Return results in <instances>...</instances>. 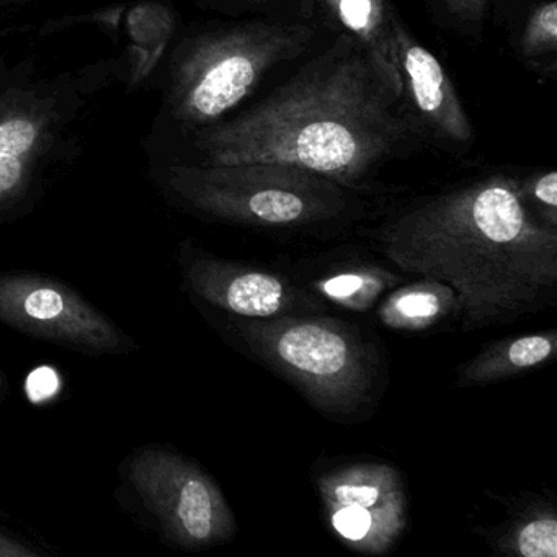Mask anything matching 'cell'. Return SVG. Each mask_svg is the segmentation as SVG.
I'll return each mask as SVG.
<instances>
[{"instance_id":"6da1fadb","label":"cell","mask_w":557,"mask_h":557,"mask_svg":"<svg viewBox=\"0 0 557 557\" xmlns=\"http://www.w3.org/2000/svg\"><path fill=\"white\" fill-rule=\"evenodd\" d=\"M400 99L367 50L344 37L253 109L203 132L198 148L208 165L272 162L351 182L409 135Z\"/></svg>"},{"instance_id":"7a4b0ae2","label":"cell","mask_w":557,"mask_h":557,"mask_svg":"<svg viewBox=\"0 0 557 557\" xmlns=\"http://www.w3.org/2000/svg\"><path fill=\"white\" fill-rule=\"evenodd\" d=\"M312 37L306 25L250 24L200 38L175 70V116L185 125L214 122L249 97L276 64L299 57Z\"/></svg>"},{"instance_id":"3957f363","label":"cell","mask_w":557,"mask_h":557,"mask_svg":"<svg viewBox=\"0 0 557 557\" xmlns=\"http://www.w3.org/2000/svg\"><path fill=\"white\" fill-rule=\"evenodd\" d=\"M331 178L292 165L246 162L175 168L172 185L210 213L267 224H288L324 211L337 198Z\"/></svg>"},{"instance_id":"277c9868","label":"cell","mask_w":557,"mask_h":557,"mask_svg":"<svg viewBox=\"0 0 557 557\" xmlns=\"http://www.w3.org/2000/svg\"><path fill=\"white\" fill-rule=\"evenodd\" d=\"M128 472L139 497L174 543L210 546L230 533V511L216 485L181 456L145 448L133 456Z\"/></svg>"},{"instance_id":"5b68a950","label":"cell","mask_w":557,"mask_h":557,"mask_svg":"<svg viewBox=\"0 0 557 557\" xmlns=\"http://www.w3.org/2000/svg\"><path fill=\"white\" fill-rule=\"evenodd\" d=\"M0 321L87 354L132 350V342L107 315L71 286L47 276L0 275Z\"/></svg>"},{"instance_id":"8992f818","label":"cell","mask_w":557,"mask_h":557,"mask_svg":"<svg viewBox=\"0 0 557 557\" xmlns=\"http://www.w3.org/2000/svg\"><path fill=\"white\" fill-rule=\"evenodd\" d=\"M53 103L27 92H0V210L27 197L45 159L58 146Z\"/></svg>"},{"instance_id":"52a82bcc","label":"cell","mask_w":557,"mask_h":557,"mask_svg":"<svg viewBox=\"0 0 557 557\" xmlns=\"http://www.w3.org/2000/svg\"><path fill=\"white\" fill-rule=\"evenodd\" d=\"M396 47L404 94H409L419 115L436 135L449 141L468 143L472 138L471 122L440 61L420 47L399 22Z\"/></svg>"},{"instance_id":"ba28073f","label":"cell","mask_w":557,"mask_h":557,"mask_svg":"<svg viewBox=\"0 0 557 557\" xmlns=\"http://www.w3.org/2000/svg\"><path fill=\"white\" fill-rule=\"evenodd\" d=\"M324 4L367 50L391 87L404 96L397 66L396 27L399 21L391 14L386 0H324Z\"/></svg>"},{"instance_id":"9c48e42d","label":"cell","mask_w":557,"mask_h":557,"mask_svg":"<svg viewBox=\"0 0 557 557\" xmlns=\"http://www.w3.org/2000/svg\"><path fill=\"white\" fill-rule=\"evenodd\" d=\"M188 276L203 298L236 314L265 318L282 306V283L265 273H243L231 278L220 267L200 260L188 269Z\"/></svg>"},{"instance_id":"30bf717a","label":"cell","mask_w":557,"mask_h":557,"mask_svg":"<svg viewBox=\"0 0 557 557\" xmlns=\"http://www.w3.org/2000/svg\"><path fill=\"white\" fill-rule=\"evenodd\" d=\"M275 347L288 367L315 380H337L351 367L347 341L324 325H289L280 332Z\"/></svg>"},{"instance_id":"8fae6325","label":"cell","mask_w":557,"mask_h":557,"mask_svg":"<svg viewBox=\"0 0 557 557\" xmlns=\"http://www.w3.org/2000/svg\"><path fill=\"white\" fill-rule=\"evenodd\" d=\"M557 48V4L547 2L541 5L524 28L521 51L527 57H540V54L556 51Z\"/></svg>"},{"instance_id":"7c38bea8","label":"cell","mask_w":557,"mask_h":557,"mask_svg":"<svg viewBox=\"0 0 557 557\" xmlns=\"http://www.w3.org/2000/svg\"><path fill=\"white\" fill-rule=\"evenodd\" d=\"M383 485L377 479L363 478L360 474H350L345 479H337L332 485L329 497H331L334 507L342 505H355L371 510L377 507L383 500Z\"/></svg>"},{"instance_id":"4fadbf2b","label":"cell","mask_w":557,"mask_h":557,"mask_svg":"<svg viewBox=\"0 0 557 557\" xmlns=\"http://www.w3.org/2000/svg\"><path fill=\"white\" fill-rule=\"evenodd\" d=\"M518 550L524 557H556L557 521L540 518L528 523L518 534Z\"/></svg>"},{"instance_id":"5bb4252c","label":"cell","mask_w":557,"mask_h":557,"mask_svg":"<svg viewBox=\"0 0 557 557\" xmlns=\"http://www.w3.org/2000/svg\"><path fill=\"white\" fill-rule=\"evenodd\" d=\"M332 523L335 530L347 540L361 541L374 530L376 515L368 508L342 505V507H335Z\"/></svg>"},{"instance_id":"9a60e30c","label":"cell","mask_w":557,"mask_h":557,"mask_svg":"<svg viewBox=\"0 0 557 557\" xmlns=\"http://www.w3.org/2000/svg\"><path fill=\"white\" fill-rule=\"evenodd\" d=\"M553 354V344L543 335L518 338L508 348V363L517 368L534 367Z\"/></svg>"},{"instance_id":"2e32d148","label":"cell","mask_w":557,"mask_h":557,"mask_svg":"<svg viewBox=\"0 0 557 557\" xmlns=\"http://www.w3.org/2000/svg\"><path fill=\"white\" fill-rule=\"evenodd\" d=\"M397 311L407 318H430L438 312V301L435 296L425 293L407 295L397 301Z\"/></svg>"},{"instance_id":"e0dca14e","label":"cell","mask_w":557,"mask_h":557,"mask_svg":"<svg viewBox=\"0 0 557 557\" xmlns=\"http://www.w3.org/2000/svg\"><path fill=\"white\" fill-rule=\"evenodd\" d=\"M491 0H445L446 9L453 17L461 21H479Z\"/></svg>"},{"instance_id":"ac0fdd59","label":"cell","mask_w":557,"mask_h":557,"mask_svg":"<svg viewBox=\"0 0 557 557\" xmlns=\"http://www.w3.org/2000/svg\"><path fill=\"white\" fill-rule=\"evenodd\" d=\"M361 285H363V280L358 276L344 275L325 283L324 289L334 298H345V296L354 295Z\"/></svg>"},{"instance_id":"d6986e66","label":"cell","mask_w":557,"mask_h":557,"mask_svg":"<svg viewBox=\"0 0 557 557\" xmlns=\"http://www.w3.org/2000/svg\"><path fill=\"white\" fill-rule=\"evenodd\" d=\"M534 195L537 200L543 201L547 207H557V174L556 172H549V174L543 175L540 181L534 185Z\"/></svg>"},{"instance_id":"ffe728a7","label":"cell","mask_w":557,"mask_h":557,"mask_svg":"<svg viewBox=\"0 0 557 557\" xmlns=\"http://www.w3.org/2000/svg\"><path fill=\"white\" fill-rule=\"evenodd\" d=\"M40 553L0 531V557H38Z\"/></svg>"},{"instance_id":"44dd1931","label":"cell","mask_w":557,"mask_h":557,"mask_svg":"<svg viewBox=\"0 0 557 557\" xmlns=\"http://www.w3.org/2000/svg\"><path fill=\"white\" fill-rule=\"evenodd\" d=\"M4 386H5L4 373H2V371H0V393H2V389H4Z\"/></svg>"}]
</instances>
